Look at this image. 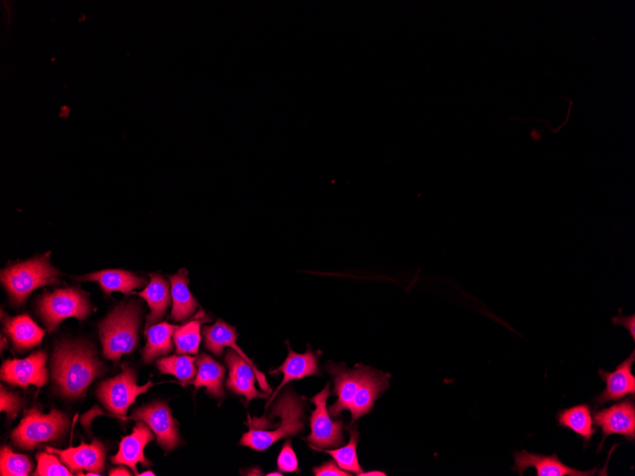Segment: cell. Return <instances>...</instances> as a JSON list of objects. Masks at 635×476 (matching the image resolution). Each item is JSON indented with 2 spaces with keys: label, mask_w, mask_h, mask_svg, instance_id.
Instances as JSON below:
<instances>
[{
  "label": "cell",
  "mask_w": 635,
  "mask_h": 476,
  "mask_svg": "<svg viewBox=\"0 0 635 476\" xmlns=\"http://www.w3.org/2000/svg\"><path fill=\"white\" fill-rule=\"evenodd\" d=\"M51 369L61 392L69 397H78L99 376L102 364L89 345L64 342L54 350Z\"/></svg>",
  "instance_id": "6da1fadb"
},
{
  "label": "cell",
  "mask_w": 635,
  "mask_h": 476,
  "mask_svg": "<svg viewBox=\"0 0 635 476\" xmlns=\"http://www.w3.org/2000/svg\"><path fill=\"white\" fill-rule=\"evenodd\" d=\"M141 309L131 303L117 306L99 326L104 356L118 361L124 354H131L138 344Z\"/></svg>",
  "instance_id": "7a4b0ae2"
},
{
  "label": "cell",
  "mask_w": 635,
  "mask_h": 476,
  "mask_svg": "<svg viewBox=\"0 0 635 476\" xmlns=\"http://www.w3.org/2000/svg\"><path fill=\"white\" fill-rule=\"evenodd\" d=\"M303 402L292 390L285 391L272 407V411L281 418L275 431H266L250 427L243 434L240 444L258 452L275 444L280 439L298 434L303 428Z\"/></svg>",
  "instance_id": "3957f363"
},
{
  "label": "cell",
  "mask_w": 635,
  "mask_h": 476,
  "mask_svg": "<svg viewBox=\"0 0 635 476\" xmlns=\"http://www.w3.org/2000/svg\"><path fill=\"white\" fill-rule=\"evenodd\" d=\"M60 274L51 265L48 253L4 269L2 283L8 291L12 303L21 305L33 290L59 283Z\"/></svg>",
  "instance_id": "277c9868"
},
{
  "label": "cell",
  "mask_w": 635,
  "mask_h": 476,
  "mask_svg": "<svg viewBox=\"0 0 635 476\" xmlns=\"http://www.w3.org/2000/svg\"><path fill=\"white\" fill-rule=\"evenodd\" d=\"M68 426V416L58 410L44 415L33 409L27 412L21 425L12 433V439L18 447L32 450L42 443L58 441Z\"/></svg>",
  "instance_id": "5b68a950"
},
{
  "label": "cell",
  "mask_w": 635,
  "mask_h": 476,
  "mask_svg": "<svg viewBox=\"0 0 635 476\" xmlns=\"http://www.w3.org/2000/svg\"><path fill=\"white\" fill-rule=\"evenodd\" d=\"M39 311L48 331L51 332L65 319H86L92 313V305L84 291L66 288L46 293L40 301Z\"/></svg>",
  "instance_id": "8992f818"
},
{
  "label": "cell",
  "mask_w": 635,
  "mask_h": 476,
  "mask_svg": "<svg viewBox=\"0 0 635 476\" xmlns=\"http://www.w3.org/2000/svg\"><path fill=\"white\" fill-rule=\"evenodd\" d=\"M153 386L154 383L149 381L144 387H138L135 371L124 366L120 375L101 384L98 396L107 411L125 419L126 411L136 397Z\"/></svg>",
  "instance_id": "52a82bcc"
},
{
  "label": "cell",
  "mask_w": 635,
  "mask_h": 476,
  "mask_svg": "<svg viewBox=\"0 0 635 476\" xmlns=\"http://www.w3.org/2000/svg\"><path fill=\"white\" fill-rule=\"evenodd\" d=\"M331 384L312 401L316 406L311 418L312 434L307 437L308 443L318 449L336 448L343 443L341 421H334L326 407L330 397Z\"/></svg>",
  "instance_id": "ba28073f"
},
{
  "label": "cell",
  "mask_w": 635,
  "mask_h": 476,
  "mask_svg": "<svg viewBox=\"0 0 635 476\" xmlns=\"http://www.w3.org/2000/svg\"><path fill=\"white\" fill-rule=\"evenodd\" d=\"M46 361L47 355L42 351L24 359H8L2 368V379L24 389L29 386L42 388L48 381Z\"/></svg>",
  "instance_id": "9c48e42d"
},
{
  "label": "cell",
  "mask_w": 635,
  "mask_h": 476,
  "mask_svg": "<svg viewBox=\"0 0 635 476\" xmlns=\"http://www.w3.org/2000/svg\"><path fill=\"white\" fill-rule=\"evenodd\" d=\"M593 424L600 427L603 434L601 451L608 437L612 434L624 436L627 441H635V405L633 399H626L621 404L612 406L593 415Z\"/></svg>",
  "instance_id": "30bf717a"
},
{
  "label": "cell",
  "mask_w": 635,
  "mask_h": 476,
  "mask_svg": "<svg viewBox=\"0 0 635 476\" xmlns=\"http://www.w3.org/2000/svg\"><path fill=\"white\" fill-rule=\"evenodd\" d=\"M130 418L147 424L156 434L158 444L163 449L171 451L179 444L180 437L175 420L164 402L155 401L141 407Z\"/></svg>",
  "instance_id": "8fae6325"
},
{
  "label": "cell",
  "mask_w": 635,
  "mask_h": 476,
  "mask_svg": "<svg viewBox=\"0 0 635 476\" xmlns=\"http://www.w3.org/2000/svg\"><path fill=\"white\" fill-rule=\"evenodd\" d=\"M635 360V352L622 363L613 372L598 370L602 379L606 384L605 390L593 399L595 409L604 406L610 401H619L627 396L635 397V377L632 374V365Z\"/></svg>",
  "instance_id": "7c38bea8"
},
{
  "label": "cell",
  "mask_w": 635,
  "mask_h": 476,
  "mask_svg": "<svg viewBox=\"0 0 635 476\" xmlns=\"http://www.w3.org/2000/svg\"><path fill=\"white\" fill-rule=\"evenodd\" d=\"M514 457L515 466L511 470L519 475L530 468L536 469L537 476H591L598 471V469L579 471L569 467L558 459L556 453L548 456L523 450L515 452Z\"/></svg>",
  "instance_id": "4fadbf2b"
},
{
  "label": "cell",
  "mask_w": 635,
  "mask_h": 476,
  "mask_svg": "<svg viewBox=\"0 0 635 476\" xmlns=\"http://www.w3.org/2000/svg\"><path fill=\"white\" fill-rule=\"evenodd\" d=\"M203 333L206 347L210 352L216 356H219L223 353L224 347H230L232 350L238 352L251 366L252 369L257 374L261 389L266 394L272 392V388L267 383L266 375L258 370L256 364L240 350L238 342H236V341H238V335H236L235 328L223 321H217L215 324L204 327Z\"/></svg>",
  "instance_id": "5bb4252c"
},
{
  "label": "cell",
  "mask_w": 635,
  "mask_h": 476,
  "mask_svg": "<svg viewBox=\"0 0 635 476\" xmlns=\"http://www.w3.org/2000/svg\"><path fill=\"white\" fill-rule=\"evenodd\" d=\"M46 450L51 453L58 454L71 471H88L98 473L104 471L106 450L97 439L92 444L82 443L78 448L59 450L47 447Z\"/></svg>",
  "instance_id": "9a60e30c"
},
{
  "label": "cell",
  "mask_w": 635,
  "mask_h": 476,
  "mask_svg": "<svg viewBox=\"0 0 635 476\" xmlns=\"http://www.w3.org/2000/svg\"><path fill=\"white\" fill-rule=\"evenodd\" d=\"M153 441L154 434L150 430V426L144 421L138 423L134 428L133 434L122 439L118 453L111 457L112 462L117 465L128 466L137 475V463L144 466L152 465L145 457L144 449Z\"/></svg>",
  "instance_id": "2e32d148"
},
{
  "label": "cell",
  "mask_w": 635,
  "mask_h": 476,
  "mask_svg": "<svg viewBox=\"0 0 635 476\" xmlns=\"http://www.w3.org/2000/svg\"><path fill=\"white\" fill-rule=\"evenodd\" d=\"M288 348V356L282 366L275 371H271V374L283 373L284 379L274 395L269 398L266 404V409L272 404V401L275 399L280 391L286 386L287 383L295 379H302L306 377L317 376L319 375L318 369V357L315 353L308 350L304 354H298L292 350V348Z\"/></svg>",
  "instance_id": "e0dca14e"
},
{
  "label": "cell",
  "mask_w": 635,
  "mask_h": 476,
  "mask_svg": "<svg viewBox=\"0 0 635 476\" xmlns=\"http://www.w3.org/2000/svg\"><path fill=\"white\" fill-rule=\"evenodd\" d=\"M388 387V377L365 369L350 411L352 423L362 415L371 412L378 396Z\"/></svg>",
  "instance_id": "ac0fdd59"
},
{
  "label": "cell",
  "mask_w": 635,
  "mask_h": 476,
  "mask_svg": "<svg viewBox=\"0 0 635 476\" xmlns=\"http://www.w3.org/2000/svg\"><path fill=\"white\" fill-rule=\"evenodd\" d=\"M79 281L98 282L106 295L112 292L131 294L132 291L147 284L146 279L136 276L132 272L121 269H107L78 278Z\"/></svg>",
  "instance_id": "d6986e66"
},
{
  "label": "cell",
  "mask_w": 635,
  "mask_h": 476,
  "mask_svg": "<svg viewBox=\"0 0 635 476\" xmlns=\"http://www.w3.org/2000/svg\"><path fill=\"white\" fill-rule=\"evenodd\" d=\"M5 332L16 350L21 351L38 346L45 334L43 329L27 315L7 318L5 322Z\"/></svg>",
  "instance_id": "ffe728a7"
},
{
  "label": "cell",
  "mask_w": 635,
  "mask_h": 476,
  "mask_svg": "<svg viewBox=\"0 0 635 476\" xmlns=\"http://www.w3.org/2000/svg\"><path fill=\"white\" fill-rule=\"evenodd\" d=\"M364 370L365 369L354 371L331 369L330 372L335 376L334 394L338 397L336 404L330 408L332 415L338 416L342 411L350 409Z\"/></svg>",
  "instance_id": "44dd1931"
},
{
  "label": "cell",
  "mask_w": 635,
  "mask_h": 476,
  "mask_svg": "<svg viewBox=\"0 0 635 476\" xmlns=\"http://www.w3.org/2000/svg\"><path fill=\"white\" fill-rule=\"evenodd\" d=\"M151 283L137 295L146 300L151 313L147 318L146 331L151 326L161 321L170 306V285L159 274H153Z\"/></svg>",
  "instance_id": "7402d4cb"
},
{
  "label": "cell",
  "mask_w": 635,
  "mask_h": 476,
  "mask_svg": "<svg viewBox=\"0 0 635 476\" xmlns=\"http://www.w3.org/2000/svg\"><path fill=\"white\" fill-rule=\"evenodd\" d=\"M197 375L192 384L196 389L206 387L212 397L223 399L225 392L223 379L226 373L220 363L208 355L202 354L196 359Z\"/></svg>",
  "instance_id": "603a6c76"
},
{
  "label": "cell",
  "mask_w": 635,
  "mask_h": 476,
  "mask_svg": "<svg viewBox=\"0 0 635 476\" xmlns=\"http://www.w3.org/2000/svg\"><path fill=\"white\" fill-rule=\"evenodd\" d=\"M188 275L187 269H181L170 277L173 303L172 318L177 322H184L189 319L198 306V303L189 288Z\"/></svg>",
  "instance_id": "cb8c5ba5"
},
{
  "label": "cell",
  "mask_w": 635,
  "mask_h": 476,
  "mask_svg": "<svg viewBox=\"0 0 635 476\" xmlns=\"http://www.w3.org/2000/svg\"><path fill=\"white\" fill-rule=\"evenodd\" d=\"M557 425L571 430L580 437H583L584 443L589 445L592 437L596 433L593 428L592 411L587 405H579L558 412Z\"/></svg>",
  "instance_id": "d4e9b609"
},
{
  "label": "cell",
  "mask_w": 635,
  "mask_h": 476,
  "mask_svg": "<svg viewBox=\"0 0 635 476\" xmlns=\"http://www.w3.org/2000/svg\"><path fill=\"white\" fill-rule=\"evenodd\" d=\"M178 326L168 322L154 324L146 331L148 342L142 356L145 362L168 355L173 350V336Z\"/></svg>",
  "instance_id": "484cf974"
},
{
  "label": "cell",
  "mask_w": 635,
  "mask_h": 476,
  "mask_svg": "<svg viewBox=\"0 0 635 476\" xmlns=\"http://www.w3.org/2000/svg\"><path fill=\"white\" fill-rule=\"evenodd\" d=\"M195 362L196 358L179 355L160 359L156 364L162 374L173 375L183 384H190L197 375Z\"/></svg>",
  "instance_id": "4316f807"
},
{
  "label": "cell",
  "mask_w": 635,
  "mask_h": 476,
  "mask_svg": "<svg viewBox=\"0 0 635 476\" xmlns=\"http://www.w3.org/2000/svg\"><path fill=\"white\" fill-rule=\"evenodd\" d=\"M202 320H193L176 329L173 341L179 355L198 353L199 346L201 342V323Z\"/></svg>",
  "instance_id": "83f0119b"
},
{
  "label": "cell",
  "mask_w": 635,
  "mask_h": 476,
  "mask_svg": "<svg viewBox=\"0 0 635 476\" xmlns=\"http://www.w3.org/2000/svg\"><path fill=\"white\" fill-rule=\"evenodd\" d=\"M350 442L347 446L336 450H324L313 447L316 451L331 454L337 464L343 471H351L356 474L362 472L358 462L357 444L359 434L356 429L350 431Z\"/></svg>",
  "instance_id": "f1b7e54d"
},
{
  "label": "cell",
  "mask_w": 635,
  "mask_h": 476,
  "mask_svg": "<svg viewBox=\"0 0 635 476\" xmlns=\"http://www.w3.org/2000/svg\"><path fill=\"white\" fill-rule=\"evenodd\" d=\"M0 459L3 476H26L33 470V463L27 456L14 453L7 446L3 447Z\"/></svg>",
  "instance_id": "f546056e"
},
{
  "label": "cell",
  "mask_w": 635,
  "mask_h": 476,
  "mask_svg": "<svg viewBox=\"0 0 635 476\" xmlns=\"http://www.w3.org/2000/svg\"><path fill=\"white\" fill-rule=\"evenodd\" d=\"M227 387L236 395H242L246 397L247 402H250L254 398H267L268 395L260 393L256 388V381L246 378L229 374L227 381Z\"/></svg>",
  "instance_id": "4dcf8cb0"
},
{
  "label": "cell",
  "mask_w": 635,
  "mask_h": 476,
  "mask_svg": "<svg viewBox=\"0 0 635 476\" xmlns=\"http://www.w3.org/2000/svg\"><path fill=\"white\" fill-rule=\"evenodd\" d=\"M38 469L33 475L36 476H71L72 473L63 466L56 456L41 453L36 455Z\"/></svg>",
  "instance_id": "1f68e13d"
},
{
  "label": "cell",
  "mask_w": 635,
  "mask_h": 476,
  "mask_svg": "<svg viewBox=\"0 0 635 476\" xmlns=\"http://www.w3.org/2000/svg\"><path fill=\"white\" fill-rule=\"evenodd\" d=\"M277 466L283 472L298 471L297 455L293 449L292 442L288 441L283 446L278 456Z\"/></svg>",
  "instance_id": "d6a6232c"
},
{
  "label": "cell",
  "mask_w": 635,
  "mask_h": 476,
  "mask_svg": "<svg viewBox=\"0 0 635 476\" xmlns=\"http://www.w3.org/2000/svg\"><path fill=\"white\" fill-rule=\"evenodd\" d=\"M0 410L5 411L10 418H14L22 408L21 399L2 387Z\"/></svg>",
  "instance_id": "836d02e7"
},
{
  "label": "cell",
  "mask_w": 635,
  "mask_h": 476,
  "mask_svg": "<svg viewBox=\"0 0 635 476\" xmlns=\"http://www.w3.org/2000/svg\"><path fill=\"white\" fill-rule=\"evenodd\" d=\"M313 472L317 476H350V472L340 469L333 462H328L322 466L313 469Z\"/></svg>",
  "instance_id": "e575fe53"
},
{
  "label": "cell",
  "mask_w": 635,
  "mask_h": 476,
  "mask_svg": "<svg viewBox=\"0 0 635 476\" xmlns=\"http://www.w3.org/2000/svg\"><path fill=\"white\" fill-rule=\"evenodd\" d=\"M613 323L614 324H621V325L624 326L627 329V331H629V333H630L631 338L634 340V337H635V331H634L635 318L633 315L630 317L620 316L618 318H614Z\"/></svg>",
  "instance_id": "d590c367"
},
{
  "label": "cell",
  "mask_w": 635,
  "mask_h": 476,
  "mask_svg": "<svg viewBox=\"0 0 635 476\" xmlns=\"http://www.w3.org/2000/svg\"><path fill=\"white\" fill-rule=\"evenodd\" d=\"M111 476H131V472L128 471V469H126L125 467H119L117 469H113L110 471Z\"/></svg>",
  "instance_id": "8d00e7d4"
},
{
  "label": "cell",
  "mask_w": 635,
  "mask_h": 476,
  "mask_svg": "<svg viewBox=\"0 0 635 476\" xmlns=\"http://www.w3.org/2000/svg\"><path fill=\"white\" fill-rule=\"evenodd\" d=\"M358 475H361V476H386L387 474L383 471H368V472L362 471Z\"/></svg>",
  "instance_id": "74e56055"
},
{
  "label": "cell",
  "mask_w": 635,
  "mask_h": 476,
  "mask_svg": "<svg viewBox=\"0 0 635 476\" xmlns=\"http://www.w3.org/2000/svg\"><path fill=\"white\" fill-rule=\"evenodd\" d=\"M138 475H141V476H149V475L154 476L155 474H154V472H153V471H148L142 472V473H140V474H138Z\"/></svg>",
  "instance_id": "f35d334b"
},
{
  "label": "cell",
  "mask_w": 635,
  "mask_h": 476,
  "mask_svg": "<svg viewBox=\"0 0 635 476\" xmlns=\"http://www.w3.org/2000/svg\"><path fill=\"white\" fill-rule=\"evenodd\" d=\"M266 475H268V476H270V475H275V476H279V475H280V476H282L283 474H282L281 472H276V471H275V472L267 473Z\"/></svg>",
  "instance_id": "ab89813d"
}]
</instances>
